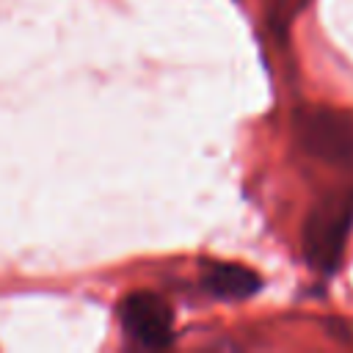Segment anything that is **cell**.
I'll list each match as a JSON object with an SVG mask.
<instances>
[{
  "label": "cell",
  "instance_id": "6da1fadb",
  "mask_svg": "<svg viewBox=\"0 0 353 353\" xmlns=\"http://www.w3.org/2000/svg\"><path fill=\"white\" fill-rule=\"evenodd\" d=\"M353 229V190L325 193L303 221L301 248L312 270L334 273Z\"/></svg>",
  "mask_w": 353,
  "mask_h": 353
},
{
  "label": "cell",
  "instance_id": "7a4b0ae2",
  "mask_svg": "<svg viewBox=\"0 0 353 353\" xmlns=\"http://www.w3.org/2000/svg\"><path fill=\"white\" fill-rule=\"evenodd\" d=\"M292 132L303 154L331 165L353 163V110L303 105L292 116Z\"/></svg>",
  "mask_w": 353,
  "mask_h": 353
},
{
  "label": "cell",
  "instance_id": "3957f363",
  "mask_svg": "<svg viewBox=\"0 0 353 353\" xmlns=\"http://www.w3.org/2000/svg\"><path fill=\"white\" fill-rule=\"evenodd\" d=\"M119 320L143 347H165L174 339V312L157 292H130L119 303Z\"/></svg>",
  "mask_w": 353,
  "mask_h": 353
},
{
  "label": "cell",
  "instance_id": "277c9868",
  "mask_svg": "<svg viewBox=\"0 0 353 353\" xmlns=\"http://www.w3.org/2000/svg\"><path fill=\"white\" fill-rule=\"evenodd\" d=\"M201 287L221 301H245L259 292L262 279L237 262H212L201 270Z\"/></svg>",
  "mask_w": 353,
  "mask_h": 353
},
{
  "label": "cell",
  "instance_id": "5b68a950",
  "mask_svg": "<svg viewBox=\"0 0 353 353\" xmlns=\"http://www.w3.org/2000/svg\"><path fill=\"white\" fill-rule=\"evenodd\" d=\"M265 6H268V22H270V28L284 39L290 22L309 6V0H265Z\"/></svg>",
  "mask_w": 353,
  "mask_h": 353
}]
</instances>
